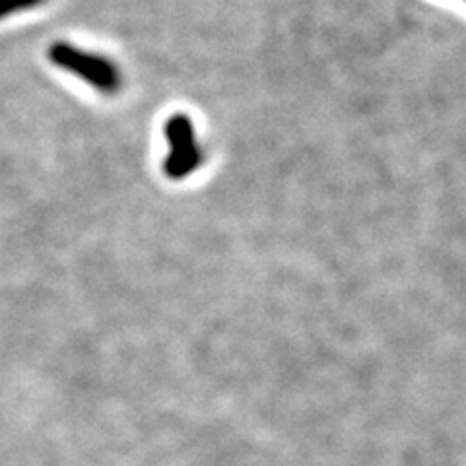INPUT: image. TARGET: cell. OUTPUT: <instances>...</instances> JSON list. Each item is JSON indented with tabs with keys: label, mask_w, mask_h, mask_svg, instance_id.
<instances>
[{
	"label": "cell",
	"mask_w": 466,
	"mask_h": 466,
	"mask_svg": "<svg viewBox=\"0 0 466 466\" xmlns=\"http://www.w3.org/2000/svg\"><path fill=\"white\" fill-rule=\"evenodd\" d=\"M46 3L47 0H0V20H6L14 14L34 10Z\"/></svg>",
	"instance_id": "obj_3"
},
{
	"label": "cell",
	"mask_w": 466,
	"mask_h": 466,
	"mask_svg": "<svg viewBox=\"0 0 466 466\" xmlns=\"http://www.w3.org/2000/svg\"><path fill=\"white\" fill-rule=\"evenodd\" d=\"M47 56L56 68L80 78L99 94L116 96L123 90V72L106 55L86 51L68 41H55Z\"/></svg>",
	"instance_id": "obj_1"
},
{
	"label": "cell",
	"mask_w": 466,
	"mask_h": 466,
	"mask_svg": "<svg viewBox=\"0 0 466 466\" xmlns=\"http://www.w3.org/2000/svg\"><path fill=\"white\" fill-rule=\"evenodd\" d=\"M464 3H466V0H464Z\"/></svg>",
	"instance_id": "obj_4"
},
{
	"label": "cell",
	"mask_w": 466,
	"mask_h": 466,
	"mask_svg": "<svg viewBox=\"0 0 466 466\" xmlns=\"http://www.w3.org/2000/svg\"><path fill=\"white\" fill-rule=\"evenodd\" d=\"M164 135L167 142V156L164 159V173L171 181H183L204 164V148L197 138L193 119L185 113H175L166 121Z\"/></svg>",
	"instance_id": "obj_2"
}]
</instances>
